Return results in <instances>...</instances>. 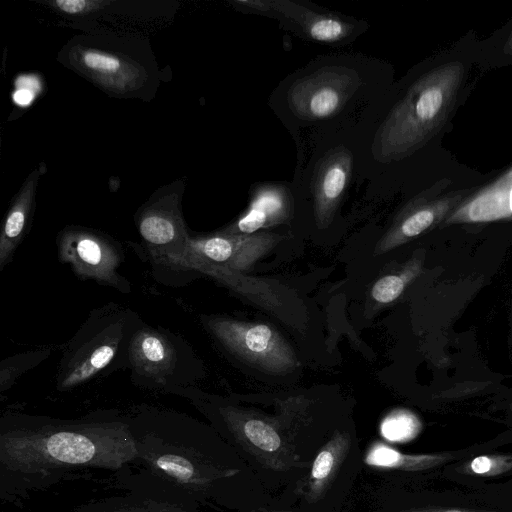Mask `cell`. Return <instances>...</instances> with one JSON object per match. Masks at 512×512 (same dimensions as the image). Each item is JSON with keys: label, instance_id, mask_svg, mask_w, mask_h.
Returning a JSON list of instances; mask_svg holds the SVG:
<instances>
[{"label": "cell", "instance_id": "cell-1", "mask_svg": "<svg viewBox=\"0 0 512 512\" xmlns=\"http://www.w3.org/2000/svg\"><path fill=\"white\" fill-rule=\"evenodd\" d=\"M135 458L129 418L97 414L60 420L7 413L0 421V497L16 501L93 470L117 474Z\"/></svg>", "mask_w": 512, "mask_h": 512}, {"label": "cell", "instance_id": "cell-2", "mask_svg": "<svg viewBox=\"0 0 512 512\" xmlns=\"http://www.w3.org/2000/svg\"><path fill=\"white\" fill-rule=\"evenodd\" d=\"M129 421L136 446L130 467L199 504L221 498L225 482L238 472L224 464L207 429L185 415L148 411Z\"/></svg>", "mask_w": 512, "mask_h": 512}, {"label": "cell", "instance_id": "cell-3", "mask_svg": "<svg viewBox=\"0 0 512 512\" xmlns=\"http://www.w3.org/2000/svg\"><path fill=\"white\" fill-rule=\"evenodd\" d=\"M464 75L463 63L452 61L415 81L379 127L372 148L375 159L399 161L431 140L447 122Z\"/></svg>", "mask_w": 512, "mask_h": 512}, {"label": "cell", "instance_id": "cell-4", "mask_svg": "<svg viewBox=\"0 0 512 512\" xmlns=\"http://www.w3.org/2000/svg\"><path fill=\"white\" fill-rule=\"evenodd\" d=\"M139 325L138 316L118 304L94 309L65 347L56 388L73 389L103 371L124 350L128 351Z\"/></svg>", "mask_w": 512, "mask_h": 512}, {"label": "cell", "instance_id": "cell-5", "mask_svg": "<svg viewBox=\"0 0 512 512\" xmlns=\"http://www.w3.org/2000/svg\"><path fill=\"white\" fill-rule=\"evenodd\" d=\"M114 40L77 36L63 48V63L105 92L117 97H137L152 79V70Z\"/></svg>", "mask_w": 512, "mask_h": 512}, {"label": "cell", "instance_id": "cell-6", "mask_svg": "<svg viewBox=\"0 0 512 512\" xmlns=\"http://www.w3.org/2000/svg\"><path fill=\"white\" fill-rule=\"evenodd\" d=\"M203 322L228 351L257 369L285 374L299 364L293 348L270 325L218 316L206 317Z\"/></svg>", "mask_w": 512, "mask_h": 512}, {"label": "cell", "instance_id": "cell-7", "mask_svg": "<svg viewBox=\"0 0 512 512\" xmlns=\"http://www.w3.org/2000/svg\"><path fill=\"white\" fill-rule=\"evenodd\" d=\"M184 189L182 180L160 187L135 214L139 235L159 264L186 248L190 234L182 214Z\"/></svg>", "mask_w": 512, "mask_h": 512}, {"label": "cell", "instance_id": "cell-8", "mask_svg": "<svg viewBox=\"0 0 512 512\" xmlns=\"http://www.w3.org/2000/svg\"><path fill=\"white\" fill-rule=\"evenodd\" d=\"M58 256L82 279H91L121 292L130 291L129 282L118 269L123 262L120 246L109 236L85 227L68 226L57 237Z\"/></svg>", "mask_w": 512, "mask_h": 512}, {"label": "cell", "instance_id": "cell-9", "mask_svg": "<svg viewBox=\"0 0 512 512\" xmlns=\"http://www.w3.org/2000/svg\"><path fill=\"white\" fill-rule=\"evenodd\" d=\"M238 10L279 20L300 37L323 44L348 42L362 31L363 23L291 0H236Z\"/></svg>", "mask_w": 512, "mask_h": 512}, {"label": "cell", "instance_id": "cell-10", "mask_svg": "<svg viewBox=\"0 0 512 512\" xmlns=\"http://www.w3.org/2000/svg\"><path fill=\"white\" fill-rule=\"evenodd\" d=\"M116 475L125 493L91 500L73 512H199L190 496L130 466Z\"/></svg>", "mask_w": 512, "mask_h": 512}, {"label": "cell", "instance_id": "cell-11", "mask_svg": "<svg viewBox=\"0 0 512 512\" xmlns=\"http://www.w3.org/2000/svg\"><path fill=\"white\" fill-rule=\"evenodd\" d=\"M359 83L353 70L325 67L296 81L288 92V102L301 119H325L343 107Z\"/></svg>", "mask_w": 512, "mask_h": 512}, {"label": "cell", "instance_id": "cell-12", "mask_svg": "<svg viewBox=\"0 0 512 512\" xmlns=\"http://www.w3.org/2000/svg\"><path fill=\"white\" fill-rule=\"evenodd\" d=\"M282 238V235L268 232L227 234L219 231L209 235H190L185 250L173 257L188 255L242 272L250 269L257 260L274 248Z\"/></svg>", "mask_w": 512, "mask_h": 512}, {"label": "cell", "instance_id": "cell-13", "mask_svg": "<svg viewBox=\"0 0 512 512\" xmlns=\"http://www.w3.org/2000/svg\"><path fill=\"white\" fill-rule=\"evenodd\" d=\"M464 192L432 197L425 192L411 201L398 215L390 229L378 241L375 253H386L422 234L461 202Z\"/></svg>", "mask_w": 512, "mask_h": 512}, {"label": "cell", "instance_id": "cell-14", "mask_svg": "<svg viewBox=\"0 0 512 512\" xmlns=\"http://www.w3.org/2000/svg\"><path fill=\"white\" fill-rule=\"evenodd\" d=\"M294 201L288 186L282 183H260L253 186L246 210L221 232L254 234L259 230L288 222Z\"/></svg>", "mask_w": 512, "mask_h": 512}, {"label": "cell", "instance_id": "cell-15", "mask_svg": "<svg viewBox=\"0 0 512 512\" xmlns=\"http://www.w3.org/2000/svg\"><path fill=\"white\" fill-rule=\"evenodd\" d=\"M128 363L138 378L166 384L175 372L178 354L165 333L141 324L131 337Z\"/></svg>", "mask_w": 512, "mask_h": 512}, {"label": "cell", "instance_id": "cell-16", "mask_svg": "<svg viewBox=\"0 0 512 512\" xmlns=\"http://www.w3.org/2000/svg\"><path fill=\"white\" fill-rule=\"evenodd\" d=\"M353 156L343 146L330 151L318 164L313 180L314 215L318 227H327L348 187Z\"/></svg>", "mask_w": 512, "mask_h": 512}, {"label": "cell", "instance_id": "cell-17", "mask_svg": "<svg viewBox=\"0 0 512 512\" xmlns=\"http://www.w3.org/2000/svg\"><path fill=\"white\" fill-rule=\"evenodd\" d=\"M512 217V167L460 202L446 223L487 222Z\"/></svg>", "mask_w": 512, "mask_h": 512}, {"label": "cell", "instance_id": "cell-18", "mask_svg": "<svg viewBox=\"0 0 512 512\" xmlns=\"http://www.w3.org/2000/svg\"><path fill=\"white\" fill-rule=\"evenodd\" d=\"M45 172L40 163L25 179L6 213L0 233V271L12 260L15 251L29 230L39 180Z\"/></svg>", "mask_w": 512, "mask_h": 512}, {"label": "cell", "instance_id": "cell-19", "mask_svg": "<svg viewBox=\"0 0 512 512\" xmlns=\"http://www.w3.org/2000/svg\"><path fill=\"white\" fill-rule=\"evenodd\" d=\"M227 430L238 440L264 456H280L287 453L286 444L277 429L268 421L257 416L248 415L232 407H218Z\"/></svg>", "mask_w": 512, "mask_h": 512}, {"label": "cell", "instance_id": "cell-20", "mask_svg": "<svg viewBox=\"0 0 512 512\" xmlns=\"http://www.w3.org/2000/svg\"><path fill=\"white\" fill-rule=\"evenodd\" d=\"M351 438L347 432H335L332 438L316 455L309 475L308 495L314 499L324 492L344 461L350 448Z\"/></svg>", "mask_w": 512, "mask_h": 512}, {"label": "cell", "instance_id": "cell-21", "mask_svg": "<svg viewBox=\"0 0 512 512\" xmlns=\"http://www.w3.org/2000/svg\"><path fill=\"white\" fill-rule=\"evenodd\" d=\"M453 458L447 453L405 454L384 444H377L369 450L365 462L380 468L421 471L443 465Z\"/></svg>", "mask_w": 512, "mask_h": 512}, {"label": "cell", "instance_id": "cell-22", "mask_svg": "<svg viewBox=\"0 0 512 512\" xmlns=\"http://www.w3.org/2000/svg\"><path fill=\"white\" fill-rule=\"evenodd\" d=\"M49 354L50 351L48 350H38L4 359L1 362L0 369L1 391L8 389L20 374L32 368L34 365H37Z\"/></svg>", "mask_w": 512, "mask_h": 512}, {"label": "cell", "instance_id": "cell-23", "mask_svg": "<svg viewBox=\"0 0 512 512\" xmlns=\"http://www.w3.org/2000/svg\"><path fill=\"white\" fill-rule=\"evenodd\" d=\"M413 275L414 268L408 267L400 273L388 274L379 278L371 289L373 300L382 305L392 303L402 294Z\"/></svg>", "mask_w": 512, "mask_h": 512}, {"label": "cell", "instance_id": "cell-24", "mask_svg": "<svg viewBox=\"0 0 512 512\" xmlns=\"http://www.w3.org/2000/svg\"><path fill=\"white\" fill-rule=\"evenodd\" d=\"M512 470V455H480L459 467V471L479 476H496Z\"/></svg>", "mask_w": 512, "mask_h": 512}, {"label": "cell", "instance_id": "cell-25", "mask_svg": "<svg viewBox=\"0 0 512 512\" xmlns=\"http://www.w3.org/2000/svg\"><path fill=\"white\" fill-rule=\"evenodd\" d=\"M111 3L106 0H53L47 1L46 5L63 16L80 18L99 13Z\"/></svg>", "mask_w": 512, "mask_h": 512}, {"label": "cell", "instance_id": "cell-26", "mask_svg": "<svg viewBox=\"0 0 512 512\" xmlns=\"http://www.w3.org/2000/svg\"><path fill=\"white\" fill-rule=\"evenodd\" d=\"M399 512H500V511H486V510H474V509H463V508H415L408 509Z\"/></svg>", "mask_w": 512, "mask_h": 512}, {"label": "cell", "instance_id": "cell-27", "mask_svg": "<svg viewBox=\"0 0 512 512\" xmlns=\"http://www.w3.org/2000/svg\"><path fill=\"white\" fill-rule=\"evenodd\" d=\"M14 99L18 104L26 105L33 99V93L24 88H20V90L15 93Z\"/></svg>", "mask_w": 512, "mask_h": 512}, {"label": "cell", "instance_id": "cell-28", "mask_svg": "<svg viewBox=\"0 0 512 512\" xmlns=\"http://www.w3.org/2000/svg\"><path fill=\"white\" fill-rule=\"evenodd\" d=\"M504 53L507 54V55H512V31L510 33V35L508 36L507 38V41L504 45Z\"/></svg>", "mask_w": 512, "mask_h": 512}]
</instances>
